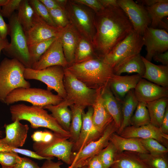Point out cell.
<instances>
[{"label":"cell","instance_id":"obj_1","mask_svg":"<svg viewBox=\"0 0 168 168\" xmlns=\"http://www.w3.org/2000/svg\"><path fill=\"white\" fill-rule=\"evenodd\" d=\"M94 24L96 33L92 44L96 55L101 59L133 29L119 7H105L95 12Z\"/></svg>","mask_w":168,"mask_h":168},{"label":"cell","instance_id":"obj_2","mask_svg":"<svg viewBox=\"0 0 168 168\" xmlns=\"http://www.w3.org/2000/svg\"><path fill=\"white\" fill-rule=\"evenodd\" d=\"M67 68L87 86L95 90L102 89L108 86L114 74L113 68L97 56L74 63Z\"/></svg>","mask_w":168,"mask_h":168},{"label":"cell","instance_id":"obj_3","mask_svg":"<svg viewBox=\"0 0 168 168\" xmlns=\"http://www.w3.org/2000/svg\"><path fill=\"white\" fill-rule=\"evenodd\" d=\"M10 111L13 122L26 120L30 122L33 128H45L59 137L68 139L70 137L69 132L63 128L52 115L42 107L20 104L11 106Z\"/></svg>","mask_w":168,"mask_h":168},{"label":"cell","instance_id":"obj_4","mask_svg":"<svg viewBox=\"0 0 168 168\" xmlns=\"http://www.w3.org/2000/svg\"><path fill=\"white\" fill-rule=\"evenodd\" d=\"M24 65L15 58H4L0 63V100L4 101L7 95L19 88L30 87L23 73Z\"/></svg>","mask_w":168,"mask_h":168},{"label":"cell","instance_id":"obj_5","mask_svg":"<svg viewBox=\"0 0 168 168\" xmlns=\"http://www.w3.org/2000/svg\"><path fill=\"white\" fill-rule=\"evenodd\" d=\"M9 35L10 42L2 51L4 54L11 58L17 59L26 68H32L28 51V45L24 30L14 12L8 19Z\"/></svg>","mask_w":168,"mask_h":168},{"label":"cell","instance_id":"obj_6","mask_svg":"<svg viewBox=\"0 0 168 168\" xmlns=\"http://www.w3.org/2000/svg\"><path fill=\"white\" fill-rule=\"evenodd\" d=\"M63 9L70 23L92 44L96 33L95 12L87 7L74 0H68Z\"/></svg>","mask_w":168,"mask_h":168},{"label":"cell","instance_id":"obj_7","mask_svg":"<svg viewBox=\"0 0 168 168\" xmlns=\"http://www.w3.org/2000/svg\"><path fill=\"white\" fill-rule=\"evenodd\" d=\"M64 99L47 90L36 88L16 89L6 97L3 102L7 105L19 101L28 102L32 105L43 108L49 105H56Z\"/></svg>","mask_w":168,"mask_h":168},{"label":"cell","instance_id":"obj_8","mask_svg":"<svg viewBox=\"0 0 168 168\" xmlns=\"http://www.w3.org/2000/svg\"><path fill=\"white\" fill-rule=\"evenodd\" d=\"M64 72L63 84L66 93L65 99L72 105L84 108L92 106L96 96L97 90L87 86L67 68H64Z\"/></svg>","mask_w":168,"mask_h":168},{"label":"cell","instance_id":"obj_9","mask_svg":"<svg viewBox=\"0 0 168 168\" xmlns=\"http://www.w3.org/2000/svg\"><path fill=\"white\" fill-rule=\"evenodd\" d=\"M64 75V68L58 65L40 70L26 68L23 73L26 80L34 79L43 82L47 86V90H54L64 100L66 97L63 84Z\"/></svg>","mask_w":168,"mask_h":168},{"label":"cell","instance_id":"obj_10","mask_svg":"<svg viewBox=\"0 0 168 168\" xmlns=\"http://www.w3.org/2000/svg\"><path fill=\"white\" fill-rule=\"evenodd\" d=\"M68 139L55 134L48 142H34L33 148L35 152L41 157L49 160H52L55 157L70 165L74 143Z\"/></svg>","mask_w":168,"mask_h":168},{"label":"cell","instance_id":"obj_11","mask_svg":"<svg viewBox=\"0 0 168 168\" xmlns=\"http://www.w3.org/2000/svg\"><path fill=\"white\" fill-rule=\"evenodd\" d=\"M144 45L143 36L133 29L102 60L113 69L126 58L140 53Z\"/></svg>","mask_w":168,"mask_h":168},{"label":"cell","instance_id":"obj_12","mask_svg":"<svg viewBox=\"0 0 168 168\" xmlns=\"http://www.w3.org/2000/svg\"><path fill=\"white\" fill-rule=\"evenodd\" d=\"M118 129L113 120L106 127L99 138L90 142L79 152L72 154V164L68 168H80L86 166L91 158L97 155L108 145L111 136Z\"/></svg>","mask_w":168,"mask_h":168},{"label":"cell","instance_id":"obj_13","mask_svg":"<svg viewBox=\"0 0 168 168\" xmlns=\"http://www.w3.org/2000/svg\"><path fill=\"white\" fill-rule=\"evenodd\" d=\"M119 7L131 23L133 29L143 35L151 24V20L144 6L133 0H117Z\"/></svg>","mask_w":168,"mask_h":168},{"label":"cell","instance_id":"obj_14","mask_svg":"<svg viewBox=\"0 0 168 168\" xmlns=\"http://www.w3.org/2000/svg\"><path fill=\"white\" fill-rule=\"evenodd\" d=\"M142 36L147 50L145 58L149 61L155 54L168 51V33L166 30L148 27Z\"/></svg>","mask_w":168,"mask_h":168},{"label":"cell","instance_id":"obj_15","mask_svg":"<svg viewBox=\"0 0 168 168\" xmlns=\"http://www.w3.org/2000/svg\"><path fill=\"white\" fill-rule=\"evenodd\" d=\"M93 109L88 107L87 111L82 114V125L79 137L74 144L72 154L79 152L87 144L99 138L103 133L95 126L92 120Z\"/></svg>","mask_w":168,"mask_h":168},{"label":"cell","instance_id":"obj_16","mask_svg":"<svg viewBox=\"0 0 168 168\" xmlns=\"http://www.w3.org/2000/svg\"><path fill=\"white\" fill-rule=\"evenodd\" d=\"M61 30L50 25L35 12L31 27L25 32L28 45L57 37Z\"/></svg>","mask_w":168,"mask_h":168},{"label":"cell","instance_id":"obj_17","mask_svg":"<svg viewBox=\"0 0 168 168\" xmlns=\"http://www.w3.org/2000/svg\"><path fill=\"white\" fill-rule=\"evenodd\" d=\"M56 65L63 68L68 66L58 36L39 60L33 64L31 68L40 70Z\"/></svg>","mask_w":168,"mask_h":168},{"label":"cell","instance_id":"obj_18","mask_svg":"<svg viewBox=\"0 0 168 168\" xmlns=\"http://www.w3.org/2000/svg\"><path fill=\"white\" fill-rule=\"evenodd\" d=\"M119 135L125 138L154 139L167 148L168 135L163 133L160 128L150 123L138 127L128 126Z\"/></svg>","mask_w":168,"mask_h":168},{"label":"cell","instance_id":"obj_19","mask_svg":"<svg viewBox=\"0 0 168 168\" xmlns=\"http://www.w3.org/2000/svg\"><path fill=\"white\" fill-rule=\"evenodd\" d=\"M138 102L145 103L168 97V87H163L142 78L134 89Z\"/></svg>","mask_w":168,"mask_h":168},{"label":"cell","instance_id":"obj_20","mask_svg":"<svg viewBox=\"0 0 168 168\" xmlns=\"http://www.w3.org/2000/svg\"><path fill=\"white\" fill-rule=\"evenodd\" d=\"M58 36L69 66L74 63L76 51L81 35L75 27L69 23L62 29Z\"/></svg>","mask_w":168,"mask_h":168},{"label":"cell","instance_id":"obj_21","mask_svg":"<svg viewBox=\"0 0 168 168\" xmlns=\"http://www.w3.org/2000/svg\"><path fill=\"white\" fill-rule=\"evenodd\" d=\"M142 78L141 76L137 74L130 76L113 74L108 86L115 97L122 102L126 94L135 88Z\"/></svg>","mask_w":168,"mask_h":168},{"label":"cell","instance_id":"obj_22","mask_svg":"<svg viewBox=\"0 0 168 168\" xmlns=\"http://www.w3.org/2000/svg\"><path fill=\"white\" fill-rule=\"evenodd\" d=\"M6 136L1 141L7 145L15 148L22 147L26 141L29 127L20 121L16 120L5 126Z\"/></svg>","mask_w":168,"mask_h":168},{"label":"cell","instance_id":"obj_23","mask_svg":"<svg viewBox=\"0 0 168 168\" xmlns=\"http://www.w3.org/2000/svg\"><path fill=\"white\" fill-rule=\"evenodd\" d=\"M145 66L142 78L160 86L168 87V65H156L141 56Z\"/></svg>","mask_w":168,"mask_h":168},{"label":"cell","instance_id":"obj_24","mask_svg":"<svg viewBox=\"0 0 168 168\" xmlns=\"http://www.w3.org/2000/svg\"><path fill=\"white\" fill-rule=\"evenodd\" d=\"M101 90H97L96 96L92 107L93 109V124L98 130L103 133L106 127L113 120L104 105L101 96Z\"/></svg>","mask_w":168,"mask_h":168},{"label":"cell","instance_id":"obj_25","mask_svg":"<svg viewBox=\"0 0 168 168\" xmlns=\"http://www.w3.org/2000/svg\"><path fill=\"white\" fill-rule=\"evenodd\" d=\"M101 94L105 108L119 129L122 121L121 102L115 97L108 85L101 90Z\"/></svg>","mask_w":168,"mask_h":168},{"label":"cell","instance_id":"obj_26","mask_svg":"<svg viewBox=\"0 0 168 168\" xmlns=\"http://www.w3.org/2000/svg\"><path fill=\"white\" fill-rule=\"evenodd\" d=\"M145 72V66L140 53L128 56L113 68L114 74L120 75L123 73H136L142 77Z\"/></svg>","mask_w":168,"mask_h":168},{"label":"cell","instance_id":"obj_27","mask_svg":"<svg viewBox=\"0 0 168 168\" xmlns=\"http://www.w3.org/2000/svg\"><path fill=\"white\" fill-rule=\"evenodd\" d=\"M72 105L70 101L65 99L58 105H49L43 108L51 112L52 116L62 127L69 132L72 114L68 107Z\"/></svg>","mask_w":168,"mask_h":168},{"label":"cell","instance_id":"obj_28","mask_svg":"<svg viewBox=\"0 0 168 168\" xmlns=\"http://www.w3.org/2000/svg\"><path fill=\"white\" fill-rule=\"evenodd\" d=\"M110 142L114 145L117 152L149 153L142 145L139 138H125L114 133L111 136Z\"/></svg>","mask_w":168,"mask_h":168},{"label":"cell","instance_id":"obj_29","mask_svg":"<svg viewBox=\"0 0 168 168\" xmlns=\"http://www.w3.org/2000/svg\"><path fill=\"white\" fill-rule=\"evenodd\" d=\"M110 168H149L137 153L117 152Z\"/></svg>","mask_w":168,"mask_h":168},{"label":"cell","instance_id":"obj_30","mask_svg":"<svg viewBox=\"0 0 168 168\" xmlns=\"http://www.w3.org/2000/svg\"><path fill=\"white\" fill-rule=\"evenodd\" d=\"M138 101L134 92V89L130 90L126 95L121 102L122 121L118 129L119 135L127 127L130 125L131 118L136 110Z\"/></svg>","mask_w":168,"mask_h":168},{"label":"cell","instance_id":"obj_31","mask_svg":"<svg viewBox=\"0 0 168 168\" xmlns=\"http://www.w3.org/2000/svg\"><path fill=\"white\" fill-rule=\"evenodd\" d=\"M168 104V97L161 98L146 103L151 124L160 128Z\"/></svg>","mask_w":168,"mask_h":168},{"label":"cell","instance_id":"obj_32","mask_svg":"<svg viewBox=\"0 0 168 168\" xmlns=\"http://www.w3.org/2000/svg\"><path fill=\"white\" fill-rule=\"evenodd\" d=\"M145 7L151 20L150 27L157 28L161 26L164 18L168 16V0H161L151 6Z\"/></svg>","mask_w":168,"mask_h":168},{"label":"cell","instance_id":"obj_33","mask_svg":"<svg viewBox=\"0 0 168 168\" xmlns=\"http://www.w3.org/2000/svg\"><path fill=\"white\" fill-rule=\"evenodd\" d=\"M71 112V120L69 132V141L74 143L77 140L82 125V114L85 108L72 105L69 106Z\"/></svg>","mask_w":168,"mask_h":168},{"label":"cell","instance_id":"obj_34","mask_svg":"<svg viewBox=\"0 0 168 168\" xmlns=\"http://www.w3.org/2000/svg\"><path fill=\"white\" fill-rule=\"evenodd\" d=\"M17 11V19L26 32L32 25L35 12L28 0H21Z\"/></svg>","mask_w":168,"mask_h":168},{"label":"cell","instance_id":"obj_35","mask_svg":"<svg viewBox=\"0 0 168 168\" xmlns=\"http://www.w3.org/2000/svg\"><path fill=\"white\" fill-rule=\"evenodd\" d=\"M94 56H96L93 44L86 38L81 35L76 51L74 63L84 61Z\"/></svg>","mask_w":168,"mask_h":168},{"label":"cell","instance_id":"obj_36","mask_svg":"<svg viewBox=\"0 0 168 168\" xmlns=\"http://www.w3.org/2000/svg\"><path fill=\"white\" fill-rule=\"evenodd\" d=\"M150 123V119L146 103L138 102L131 118L130 125L138 127L148 124Z\"/></svg>","mask_w":168,"mask_h":168},{"label":"cell","instance_id":"obj_37","mask_svg":"<svg viewBox=\"0 0 168 168\" xmlns=\"http://www.w3.org/2000/svg\"><path fill=\"white\" fill-rule=\"evenodd\" d=\"M56 38H52L28 45V52L32 65L39 60Z\"/></svg>","mask_w":168,"mask_h":168},{"label":"cell","instance_id":"obj_38","mask_svg":"<svg viewBox=\"0 0 168 168\" xmlns=\"http://www.w3.org/2000/svg\"><path fill=\"white\" fill-rule=\"evenodd\" d=\"M137 153L149 168H168L165 156H155L149 153Z\"/></svg>","mask_w":168,"mask_h":168},{"label":"cell","instance_id":"obj_39","mask_svg":"<svg viewBox=\"0 0 168 168\" xmlns=\"http://www.w3.org/2000/svg\"><path fill=\"white\" fill-rule=\"evenodd\" d=\"M139 139L145 149L149 153L152 155L165 156L168 152L167 148L155 139Z\"/></svg>","mask_w":168,"mask_h":168},{"label":"cell","instance_id":"obj_40","mask_svg":"<svg viewBox=\"0 0 168 168\" xmlns=\"http://www.w3.org/2000/svg\"><path fill=\"white\" fill-rule=\"evenodd\" d=\"M117 152L114 145L110 142L97 155L105 168H110L113 164Z\"/></svg>","mask_w":168,"mask_h":168},{"label":"cell","instance_id":"obj_41","mask_svg":"<svg viewBox=\"0 0 168 168\" xmlns=\"http://www.w3.org/2000/svg\"><path fill=\"white\" fill-rule=\"evenodd\" d=\"M35 12L43 20L50 25L57 27L53 21L48 10L40 0H29Z\"/></svg>","mask_w":168,"mask_h":168},{"label":"cell","instance_id":"obj_42","mask_svg":"<svg viewBox=\"0 0 168 168\" xmlns=\"http://www.w3.org/2000/svg\"><path fill=\"white\" fill-rule=\"evenodd\" d=\"M51 18L56 26L62 29L70 22L65 10L61 8L48 10Z\"/></svg>","mask_w":168,"mask_h":168},{"label":"cell","instance_id":"obj_43","mask_svg":"<svg viewBox=\"0 0 168 168\" xmlns=\"http://www.w3.org/2000/svg\"><path fill=\"white\" fill-rule=\"evenodd\" d=\"M0 151L13 152L19 153L25 156L41 160L43 159L49 160L47 158L41 157L38 155L35 152L26 149L15 148L10 147L6 144L2 142L0 140Z\"/></svg>","mask_w":168,"mask_h":168},{"label":"cell","instance_id":"obj_44","mask_svg":"<svg viewBox=\"0 0 168 168\" xmlns=\"http://www.w3.org/2000/svg\"><path fill=\"white\" fill-rule=\"evenodd\" d=\"M18 156L16 153L0 151V164L2 167H13Z\"/></svg>","mask_w":168,"mask_h":168},{"label":"cell","instance_id":"obj_45","mask_svg":"<svg viewBox=\"0 0 168 168\" xmlns=\"http://www.w3.org/2000/svg\"><path fill=\"white\" fill-rule=\"evenodd\" d=\"M21 0H8L7 3L2 7L0 12L3 17L9 19L18 10Z\"/></svg>","mask_w":168,"mask_h":168},{"label":"cell","instance_id":"obj_46","mask_svg":"<svg viewBox=\"0 0 168 168\" xmlns=\"http://www.w3.org/2000/svg\"><path fill=\"white\" fill-rule=\"evenodd\" d=\"M12 168H41L37 163L26 157L18 156Z\"/></svg>","mask_w":168,"mask_h":168},{"label":"cell","instance_id":"obj_47","mask_svg":"<svg viewBox=\"0 0 168 168\" xmlns=\"http://www.w3.org/2000/svg\"><path fill=\"white\" fill-rule=\"evenodd\" d=\"M74 1L89 8L95 13L98 12L104 8L99 0H74Z\"/></svg>","mask_w":168,"mask_h":168},{"label":"cell","instance_id":"obj_48","mask_svg":"<svg viewBox=\"0 0 168 168\" xmlns=\"http://www.w3.org/2000/svg\"><path fill=\"white\" fill-rule=\"evenodd\" d=\"M9 31V25L5 22L0 12V37L2 39L7 38Z\"/></svg>","mask_w":168,"mask_h":168},{"label":"cell","instance_id":"obj_49","mask_svg":"<svg viewBox=\"0 0 168 168\" xmlns=\"http://www.w3.org/2000/svg\"><path fill=\"white\" fill-rule=\"evenodd\" d=\"M86 166L88 168H105L98 155L91 158L88 161Z\"/></svg>","mask_w":168,"mask_h":168},{"label":"cell","instance_id":"obj_50","mask_svg":"<svg viewBox=\"0 0 168 168\" xmlns=\"http://www.w3.org/2000/svg\"><path fill=\"white\" fill-rule=\"evenodd\" d=\"M152 59L156 62L161 63L163 65H168V51L156 54Z\"/></svg>","mask_w":168,"mask_h":168},{"label":"cell","instance_id":"obj_51","mask_svg":"<svg viewBox=\"0 0 168 168\" xmlns=\"http://www.w3.org/2000/svg\"><path fill=\"white\" fill-rule=\"evenodd\" d=\"M63 164V163L60 161L55 162L52 160H46L41 168H61L60 166ZM80 168H88V167L85 166Z\"/></svg>","mask_w":168,"mask_h":168},{"label":"cell","instance_id":"obj_52","mask_svg":"<svg viewBox=\"0 0 168 168\" xmlns=\"http://www.w3.org/2000/svg\"><path fill=\"white\" fill-rule=\"evenodd\" d=\"M40 1L48 10L61 8L55 0H40Z\"/></svg>","mask_w":168,"mask_h":168},{"label":"cell","instance_id":"obj_53","mask_svg":"<svg viewBox=\"0 0 168 168\" xmlns=\"http://www.w3.org/2000/svg\"><path fill=\"white\" fill-rule=\"evenodd\" d=\"M160 128L166 134L168 133V106L167 107L164 117L162 121Z\"/></svg>","mask_w":168,"mask_h":168},{"label":"cell","instance_id":"obj_54","mask_svg":"<svg viewBox=\"0 0 168 168\" xmlns=\"http://www.w3.org/2000/svg\"><path fill=\"white\" fill-rule=\"evenodd\" d=\"M105 8L110 7H119L117 0H99Z\"/></svg>","mask_w":168,"mask_h":168},{"label":"cell","instance_id":"obj_55","mask_svg":"<svg viewBox=\"0 0 168 168\" xmlns=\"http://www.w3.org/2000/svg\"><path fill=\"white\" fill-rule=\"evenodd\" d=\"M43 131H38L33 133L31 138L35 142H41L43 141Z\"/></svg>","mask_w":168,"mask_h":168},{"label":"cell","instance_id":"obj_56","mask_svg":"<svg viewBox=\"0 0 168 168\" xmlns=\"http://www.w3.org/2000/svg\"><path fill=\"white\" fill-rule=\"evenodd\" d=\"M161 0H137L138 3L143 6L149 7L161 1Z\"/></svg>","mask_w":168,"mask_h":168},{"label":"cell","instance_id":"obj_57","mask_svg":"<svg viewBox=\"0 0 168 168\" xmlns=\"http://www.w3.org/2000/svg\"><path fill=\"white\" fill-rule=\"evenodd\" d=\"M9 43L7 38L2 39L0 37V54L1 51L7 46Z\"/></svg>","mask_w":168,"mask_h":168},{"label":"cell","instance_id":"obj_58","mask_svg":"<svg viewBox=\"0 0 168 168\" xmlns=\"http://www.w3.org/2000/svg\"><path fill=\"white\" fill-rule=\"evenodd\" d=\"M8 1V0H0V7L5 5Z\"/></svg>","mask_w":168,"mask_h":168},{"label":"cell","instance_id":"obj_59","mask_svg":"<svg viewBox=\"0 0 168 168\" xmlns=\"http://www.w3.org/2000/svg\"><path fill=\"white\" fill-rule=\"evenodd\" d=\"M2 168H12V167H2Z\"/></svg>","mask_w":168,"mask_h":168},{"label":"cell","instance_id":"obj_60","mask_svg":"<svg viewBox=\"0 0 168 168\" xmlns=\"http://www.w3.org/2000/svg\"><path fill=\"white\" fill-rule=\"evenodd\" d=\"M1 7H0V12L1 11Z\"/></svg>","mask_w":168,"mask_h":168}]
</instances>
